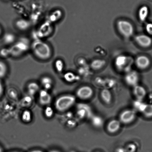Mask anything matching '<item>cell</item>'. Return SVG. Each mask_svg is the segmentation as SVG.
<instances>
[{
  "label": "cell",
  "instance_id": "6",
  "mask_svg": "<svg viewBox=\"0 0 152 152\" xmlns=\"http://www.w3.org/2000/svg\"><path fill=\"white\" fill-rule=\"evenodd\" d=\"M136 117V113L135 110H126L121 113L119 120L121 123L128 124L132 123Z\"/></svg>",
  "mask_w": 152,
  "mask_h": 152
},
{
  "label": "cell",
  "instance_id": "41",
  "mask_svg": "<svg viewBox=\"0 0 152 152\" xmlns=\"http://www.w3.org/2000/svg\"><path fill=\"white\" fill-rule=\"evenodd\" d=\"M99 152V151H97V152Z\"/></svg>",
  "mask_w": 152,
  "mask_h": 152
},
{
  "label": "cell",
  "instance_id": "22",
  "mask_svg": "<svg viewBox=\"0 0 152 152\" xmlns=\"http://www.w3.org/2000/svg\"><path fill=\"white\" fill-rule=\"evenodd\" d=\"M146 104H147L143 102L142 100L137 99L134 102V106L136 110L142 113L145 108Z\"/></svg>",
  "mask_w": 152,
  "mask_h": 152
},
{
  "label": "cell",
  "instance_id": "5",
  "mask_svg": "<svg viewBox=\"0 0 152 152\" xmlns=\"http://www.w3.org/2000/svg\"><path fill=\"white\" fill-rule=\"evenodd\" d=\"M132 60L124 55L118 56L115 60V65L116 69L119 71H125L128 72L131 71Z\"/></svg>",
  "mask_w": 152,
  "mask_h": 152
},
{
  "label": "cell",
  "instance_id": "20",
  "mask_svg": "<svg viewBox=\"0 0 152 152\" xmlns=\"http://www.w3.org/2000/svg\"><path fill=\"white\" fill-rule=\"evenodd\" d=\"M41 85L44 87V89L49 90L52 88L53 81L51 77L48 76H44L41 80Z\"/></svg>",
  "mask_w": 152,
  "mask_h": 152
},
{
  "label": "cell",
  "instance_id": "38",
  "mask_svg": "<svg viewBox=\"0 0 152 152\" xmlns=\"http://www.w3.org/2000/svg\"><path fill=\"white\" fill-rule=\"evenodd\" d=\"M2 29H1V28L0 27V35H1V34H2Z\"/></svg>",
  "mask_w": 152,
  "mask_h": 152
},
{
  "label": "cell",
  "instance_id": "30",
  "mask_svg": "<svg viewBox=\"0 0 152 152\" xmlns=\"http://www.w3.org/2000/svg\"><path fill=\"white\" fill-rule=\"evenodd\" d=\"M54 114L53 110L51 107H48L45 108V115L47 117L50 118L52 117Z\"/></svg>",
  "mask_w": 152,
  "mask_h": 152
},
{
  "label": "cell",
  "instance_id": "31",
  "mask_svg": "<svg viewBox=\"0 0 152 152\" xmlns=\"http://www.w3.org/2000/svg\"><path fill=\"white\" fill-rule=\"evenodd\" d=\"M0 55L1 56L6 57L10 56L9 48H4L0 51Z\"/></svg>",
  "mask_w": 152,
  "mask_h": 152
},
{
  "label": "cell",
  "instance_id": "32",
  "mask_svg": "<svg viewBox=\"0 0 152 152\" xmlns=\"http://www.w3.org/2000/svg\"><path fill=\"white\" fill-rule=\"evenodd\" d=\"M145 29L149 35H152V23H147L145 26Z\"/></svg>",
  "mask_w": 152,
  "mask_h": 152
},
{
  "label": "cell",
  "instance_id": "25",
  "mask_svg": "<svg viewBox=\"0 0 152 152\" xmlns=\"http://www.w3.org/2000/svg\"><path fill=\"white\" fill-rule=\"evenodd\" d=\"M142 113L146 118H152V104H146L145 108Z\"/></svg>",
  "mask_w": 152,
  "mask_h": 152
},
{
  "label": "cell",
  "instance_id": "35",
  "mask_svg": "<svg viewBox=\"0 0 152 152\" xmlns=\"http://www.w3.org/2000/svg\"><path fill=\"white\" fill-rule=\"evenodd\" d=\"M4 91V87L2 82L0 80V97L2 96Z\"/></svg>",
  "mask_w": 152,
  "mask_h": 152
},
{
  "label": "cell",
  "instance_id": "10",
  "mask_svg": "<svg viewBox=\"0 0 152 152\" xmlns=\"http://www.w3.org/2000/svg\"><path fill=\"white\" fill-rule=\"evenodd\" d=\"M136 66L139 69L144 70L150 66L151 61L147 56L141 55L137 57L135 60Z\"/></svg>",
  "mask_w": 152,
  "mask_h": 152
},
{
  "label": "cell",
  "instance_id": "4",
  "mask_svg": "<svg viewBox=\"0 0 152 152\" xmlns=\"http://www.w3.org/2000/svg\"><path fill=\"white\" fill-rule=\"evenodd\" d=\"M116 26L120 34L125 38H131L134 34V28L130 22L125 20H119Z\"/></svg>",
  "mask_w": 152,
  "mask_h": 152
},
{
  "label": "cell",
  "instance_id": "34",
  "mask_svg": "<svg viewBox=\"0 0 152 152\" xmlns=\"http://www.w3.org/2000/svg\"><path fill=\"white\" fill-rule=\"evenodd\" d=\"M131 147L130 145L128 147L127 150L128 152H134L136 150V148L135 145H134L131 144Z\"/></svg>",
  "mask_w": 152,
  "mask_h": 152
},
{
  "label": "cell",
  "instance_id": "11",
  "mask_svg": "<svg viewBox=\"0 0 152 152\" xmlns=\"http://www.w3.org/2000/svg\"><path fill=\"white\" fill-rule=\"evenodd\" d=\"M39 100L42 105H47L51 103L52 97L47 90H41L39 92Z\"/></svg>",
  "mask_w": 152,
  "mask_h": 152
},
{
  "label": "cell",
  "instance_id": "33",
  "mask_svg": "<svg viewBox=\"0 0 152 152\" xmlns=\"http://www.w3.org/2000/svg\"><path fill=\"white\" fill-rule=\"evenodd\" d=\"M31 96H26L25 97L23 100V104H24V105L26 106L29 105V104H31L32 102V99L31 97Z\"/></svg>",
  "mask_w": 152,
  "mask_h": 152
},
{
  "label": "cell",
  "instance_id": "40",
  "mask_svg": "<svg viewBox=\"0 0 152 152\" xmlns=\"http://www.w3.org/2000/svg\"><path fill=\"white\" fill-rule=\"evenodd\" d=\"M10 152H22L20 151H12Z\"/></svg>",
  "mask_w": 152,
  "mask_h": 152
},
{
  "label": "cell",
  "instance_id": "26",
  "mask_svg": "<svg viewBox=\"0 0 152 152\" xmlns=\"http://www.w3.org/2000/svg\"><path fill=\"white\" fill-rule=\"evenodd\" d=\"M8 72V67L3 61H0V78H3L6 75Z\"/></svg>",
  "mask_w": 152,
  "mask_h": 152
},
{
  "label": "cell",
  "instance_id": "28",
  "mask_svg": "<svg viewBox=\"0 0 152 152\" xmlns=\"http://www.w3.org/2000/svg\"><path fill=\"white\" fill-rule=\"evenodd\" d=\"M55 67L58 73H61L64 69V64L63 61L61 59L56 60L55 63Z\"/></svg>",
  "mask_w": 152,
  "mask_h": 152
},
{
  "label": "cell",
  "instance_id": "15",
  "mask_svg": "<svg viewBox=\"0 0 152 152\" xmlns=\"http://www.w3.org/2000/svg\"><path fill=\"white\" fill-rule=\"evenodd\" d=\"M149 14V9L147 6L141 7L139 10L138 16L140 20L144 22L147 20Z\"/></svg>",
  "mask_w": 152,
  "mask_h": 152
},
{
  "label": "cell",
  "instance_id": "7",
  "mask_svg": "<svg viewBox=\"0 0 152 152\" xmlns=\"http://www.w3.org/2000/svg\"><path fill=\"white\" fill-rule=\"evenodd\" d=\"M94 91L91 87L88 86H84L78 88L76 91L77 96L82 100H87L92 96Z\"/></svg>",
  "mask_w": 152,
  "mask_h": 152
},
{
  "label": "cell",
  "instance_id": "37",
  "mask_svg": "<svg viewBox=\"0 0 152 152\" xmlns=\"http://www.w3.org/2000/svg\"><path fill=\"white\" fill-rule=\"evenodd\" d=\"M49 152H61L59 151H58V150H52L50 151Z\"/></svg>",
  "mask_w": 152,
  "mask_h": 152
},
{
  "label": "cell",
  "instance_id": "12",
  "mask_svg": "<svg viewBox=\"0 0 152 152\" xmlns=\"http://www.w3.org/2000/svg\"><path fill=\"white\" fill-rule=\"evenodd\" d=\"M52 26H51V23L48 21L44 23L41 26L39 30L38 31L37 33L39 37H42L48 36L51 33V31L52 30Z\"/></svg>",
  "mask_w": 152,
  "mask_h": 152
},
{
  "label": "cell",
  "instance_id": "14",
  "mask_svg": "<svg viewBox=\"0 0 152 152\" xmlns=\"http://www.w3.org/2000/svg\"><path fill=\"white\" fill-rule=\"evenodd\" d=\"M121 122L119 120L113 119L109 122L107 125V130L110 133L114 134L120 129Z\"/></svg>",
  "mask_w": 152,
  "mask_h": 152
},
{
  "label": "cell",
  "instance_id": "17",
  "mask_svg": "<svg viewBox=\"0 0 152 152\" xmlns=\"http://www.w3.org/2000/svg\"><path fill=\"white\" fill-rule=\"evenodd\" d=\"M106 64L105 60L100 59H97L91 62V66L93 69L95 70H99L102 68Z\"/></svg>",
  "mask_w": 152,
  "mask_h": 152
},
{
  "label": "cell",
  "instance_id": "24",
  "mask_svg": "<svg viewBox=\"0 0 152 152\" xmlns=\"http://www.w3.org/2000/svg\"><path fill=\"white\" fill-rule=\"evenodd\" d=\"M21 118L23 122L26 123H28L31 121V113L28 110H25L22 115Z\"/></svg>",
  "mask_w": 152,
  "mask_h": 152
},
{
  "label": "cell",
  "instance_id": "16",
  "mask_svg": "<svg viewBox=\"0 0 152 152\" xmlns=\"http://www.w3.org/2000/svg\"><path fill=\"white\" fill-rule=\"evenodd\" d=\"M15 26L19 30L24 31L29 28L30 23L28 20L25 19H20L16 21Z\"/></svg>",
  "mask_w": 152,
  "mask_h": 152
},
{
  "label": "cell",
  "instance_id": "23",
  "mask_svg": "<svg viewBox=\"0 0 152 152\" xmlns=\"http://www.w3.org/2000/svg\"><path fill=\"white\" fill-rule=\"evenodd\" d=\"M16 39L15 35L11 33L6 34L4 35L3 40L5 44H10L13 43Z\"/></svg>",
  "mask_w": 152,
  "mask_h": 152
},
{
  "label": "cell",
  "instance_id": "13",
  "mask_svg": "<svg viewBox=\"0 0 152 152\" xmlns=\"http://www.w3.org/2000/svg\"><path fill=\"white\" fill-rule=\"evenodd\" d=\"M133 93L137 100H142L147 94V91L144 87L138 85L133 87Z\"/></svg>",
  "mask_w": 152,
  "mask_h": 152
},
{
  "label": "cell",
  "instance_id": "1",
  "mask_svg": "<svg viewBox=\"0 0 152 152\" xmlns=\"http://www.w3.org/2000/svg\"><path fill=\"white\" fill-rule=\"evenodd\" d=\"M31 47L34 55L39 60H48L52 56L51 47L46 42L40 39H35L32 43Z\"/></svg>",
  "mask_w": 152,
  "mask_h": 152
},
{
  "label": "cell",
  "instance_id": "8",
  "mask_svg": "<svg viewBox=\"0 0 152 152\" xmlns=\"http://www.w3.org/2000/svg\"><path fill=\"white\" fill-rule=\"evenodd\" d=\"M125 80L127 85L134 87L138 85L139 76L135 71L131 70L127 72L125 77Z\"/></svg>",
  "mask_w": 152,
  "mask_h": 152
},
{
  "label": "cell",
  "instance_id": "3",
  "mask_svg": "<svg viewBox=\"0 0 152 152\" xmlns=\"http://www.w3.org/2000/svg\"><path fill=\"white\" fill-rule=\"evenodd\" d=\"M29 47V44L28 39L25 38H21L11 48H8L10 55L18 57L27 51Z\"/></svg>",
  "mask_w": 152,
  "mask_h": 152
},
{
  "label": "cell",
  "instance_id": "27",
  "mask_svg": "<svg viewBox=\"0 0 152 152\" xmlns=\"http://www.w3.org/2000/svg\"><path fill=\"white\" fill-rule=\"evenodd\" d=\"M64 77L67 82H72L76 80L77 76L72 72H68L65 74Z\"/></svg>",
  "mask_w": 152,
  "mask_h": 152
},
{
  "label": "cell",
  "instance_id": "21",
  "mask_svg": "<svg viewBox=\"0 0 152 152\" xmlns=\"http://www.w3.org/2000/svg\"><path fill=\"white\" fill-rule=\"evenodd\" d=\"M101 97L102 100L107 104H110L112 99L111 92L109 90L104 89L101 92Z\"/></svg>",
  "mask_w": 152,
  "mask_h": 152
},
{
  "label": "cell",
  "instance_id": "36",
  "mask_svg": "<svg viewBox=\"0 0 152 152\" xmlns=\"http://www.w3.org/2000/svg\"><path fill=\"white\" fill-rule=\"evenodd\" d=\"M29 152H44L42 151H41V150H34L31 151Z\"/></svg>",
  "mask_w": 152,
  "mask_h": 152
},
{
  "label": "cell",
  "instance_id": "18",
  "mask_svg": "<svg viewBox=\"0 0 152 152\" xmlns=\"http://www.w3.org/2000/svg\"><path fill=\"white\" fill-rule=\"evenodd\" d=\"M39 86L36 82H31L28 85L27 90L29 96L34 95L39 91Z\"/></svg>",
  "mask_w": 152,
  "mask_h": 152
},
{
  "label": "cell",
  "instance_id": "39",
  "mask_svg": "<svg viewBox=\"0 0 152 152\" xmlns=\"http://www.w3.org/2000/svg\"><path fill=\"white\" fill-rule=\"evenodd\" d=\"M0 152H3L2 149L1 147H0Z\"/></svg>",
  "mask_w": 152,
  "mask_h": 152
},
{
  "label": "cell",
  "instance_id": "29",
  "mask_svg": "<svg viewBox=\"0 0 152 152\" xmlns=\"http://www.w3.org/2000/svg\"><path fill=\"white\" fill-rule=\"evenodd\" d=\"M92 121L94 126L97 127L101 126L103 123L102 119L97 116L94 117L92 119Z\"/></svg>",
  "mask_w": 152,
  "mask_h": 152
},
{
  "label": "cell",
  "instance_id": "9",
  "mask_svg": "<svg viewBox=\"0 0 152 152\" xmlns=\"http://www.w3.org/2000/svg\"><path fill=\"white\" fill-rule=\"evenodd\" d=\"M135 40L140 46L142 48H148L151 45L152 39L149 35L145 34H140L137 35Z\"/></svg>",
  "mask_w": 152,
  "mask_h": 152
},
{
  "label": "cell",
  "instance_id": "2",
  "mask_svg": "<svg viewBox=\"0 0 152 152\" xmlns=\"http://www.w3.org/2000/svg\"><path fill=\"white\" fill-rule=\"evenodd\" d=\"M76 97L71 94H66L57 99L55 103L56 109L59 112H64L72 107L76 102Z\"/></svg>",
  "mask_w": 152,
  "mask_h": 152
},
{
  "label": "cell",
  "instance_id": "19",
  "mask_svg": "<svg viewBox=\"0 0 152 152\" xmlns=\"http://www.w3.org/2000/svg\"><path fill=\"white\" fill-rule=\"evenodd\" d=\"M62 16V12L60 10H57L50 14L49 17L48 22L52 23L58 21Z\"/></svg>",
  "mask_w": 152,
  "mask_h": 152
}]
</instances>
